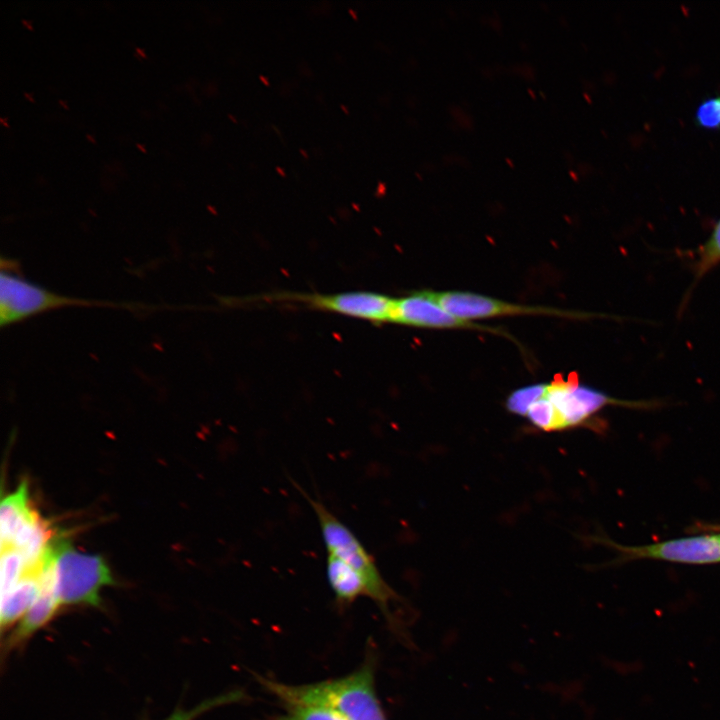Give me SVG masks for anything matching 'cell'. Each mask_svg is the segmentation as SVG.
Segmentation results:
<instances>
[{
  "label": "cell",
  "mask_w": 720,
  "mask_h": 720,
  "mask_svg": "<svg viewBox=\"0 0 720 720\" xmlns=\"http://www.w3.org/2000/svg\"><path fill=\"white\" fill-rule=\"evenodd\" d=\"M260 681L283 704H320L347 720H387L376 693L374 667L369 661L346 676L316 683L287 685L269 679Z\"/></svg>",
  "instance_id": "obj_1"
},
{
  "label": "cell",
  "mask_w": 720,
  "mask_h": 720,
  "mask_svg": "<svg viewBox=\"0 0 720 720\" xmlns=\"http://www.w3.org/2000/svg\"><path fill=\"white\" fill-rule=\"evenodd\" d=\"M295 487L312 507L319 523L326 552L335 555L358 569L369 587V598L386 614L390 604L399 599L397 593L383 578L374 557L355 533L319 499L313 498L299 485Z\"/></svg>",
  "instance_id": "obj_2"
},
{
  "label": "cell",
  "mask_w": 720,
  "mask_h": 720,
  "mask_svg": "<svg viewBox=\"0 0 720 720\" xmlns=\"http://www.w3.org/2000/svg\"><path fill=\"white\" fill-rule=\"evenodd\" d=\"M0 274V325L9 326L35 315L65 307H120L135 304L89 300L61 295L37 285L16 273V263L1 259Z\"/></svg>",
  "instance_id": "obj_3"
},
{
  "label": "cell",
  "mask_w": 720,
  "mask_h": 720,
  "mask_svg": "<svg viewBox=\"0 0 720 720\" xmlns=\"http://www.w3.org/2000/svg\"><path fill=\"white\" fill-rule=\"evenodd\" d=\"M54 573L60 605H99L100 593L114 583L105 560L77 551L65 541L54 544Z\"/></svg>",
  "instance_id": "obj_4"
},
{
  "label": "cell",
  "mask_w": 720,
  "mask_h": 720,
  "mask_svg": "<svg viewBox=\"0 0 720 720\" xmlns=\"http://www.w3.org/2000/svg\"><path fill=\"white\" fill-rule=\"evenodd\" d=\"M543 396L553 410L554 431L593 424L592 419L609 405L629 408L649 407L647 402L616 399L593 387L580 384L574 375L568 376L567 379L555 377L547 384Z\"/></svg>",
  "instance_id": "obj_5"
},
{
  "label": "cell",
  "mask_w": 720,
  "mask_h": 720,
  "mask_svg": "<svg viewBox=\"0 0 720 720\" xmlns=\"http://www.w3.org/2000/svg\"><path fill=\"white\" fill-rule=\"evenodd\" d=\"M708 530L700 535L645 545H621L606 537H598L597 542L616 550L617 561L621 562L648 559L694 565L720 563V531L712 527Z\"/></svg>",
  "instance_id": "obj_6"
},
{
  "label": "cell",
  "mask_w": 720,
  "mask_h": 720,
  "mask_svg": "<svg viewBox=\"0 0 720 720\" xmlns=\"http://www.w3.org/2000/svg\"><path fill=\"white\" fill-rule=\"evenodd\" d=\"M274 298L374 323L391 322L395 303V298L370 291H349L335 294L287 293Z\"/></svg>",
  "instance_id": "obj_7"
},
{
  "label": "cell",
  "mask_w": 720,
  "mask_h": 720,
  "mask_svg": "<svg viewBox=\"0 0 720 720\" xmlns=\"http://www.w3.org/2000/svg\"><path fill=\"white\" fill-rule=\"evenodd\" d=\"M436 301L454 317L472 319L544 312V308L507 303L489 296L464 291L432 292Z\"/></svg>",
  "instance_id": "obj_8"
},
{
  "label": "cell",
  "mask_w": 720,
  "mask_h": 720,
  "mask_svg": "<svg viewBox=\"0 0 720 720\" xmlns=\"http://www.w3.org/2000/svg\"><path fill=\"white\" fill-rule=\"evenodd\" d=\"M391 322L424 328H452L469 325L445 309L432 291H421L395 299Z\"/></svg>",
  "instance_id": "obj_9"
},
{
  "label": "cell",
  "mask_w": 720,
  "mask_h": 720,
  "mask_svg": "<svg viewBox=\"0 0 720 720\" xmlns=\"http://www.w3.org/2000/svg\"><path fill=\"white\" fill-rule=\"evenodd\" d=\"M59 606L55 586L53 544L43 566L37 597L21 618L15 630L14 639L22 640L31 636L52 618Z\"/></svg>",
  "instance_id": "obj_10"
},
{
  "label": "cell",
  "mask_w": 720,
  "mask_h": 720,
  "mask_svg": "<svg viewBox=\"0 0 720 720\" xmlns=\"http://www.w3.org/2000/svg\"><path fill=\"white\" fill-rule=\"evenodd\" d=\"M39 517L33 509L28 483L22 481L18 488L2 499L0 507L1 548L8 546L15 536Z\"/></svg>",
  "instance_id": "obj_11"
},
{
  "label": "cell",
  "mask_w": 720,
  "mask_h": 720,
  "mask_svg": "<svg viewBox=\"0 0 720 720\" xmlns=\"http://www.w3.org/2000/svg\"><path fill=\"white\" fill-rule=\"evenodd\" d=\"M326 575L338 603L346 605L360 597L369 598V587L365 578L347 561L327 553Z\"/></svg>",
  "instance_id": "obj_12"
},
{
  "label": "cell",
  "mask_w": 720,
  "mask_h": 720,
  "mask_svg": "<svg viewBox=\"0 0 720 720\" xmlns=\"http://www.w3.org/2000/svg\"><path fill=\"white\" fill-rule=\"evenodd\" d=\"M42 570L43 567L41 570L28 572L9 591L1 595L2 626L21 619L31 607L39 591Z\"/></svg>",
  "instance_id": "obj_13"
},
{
  "label": "cell",
  "mask_w": 720,
  "mask_h": 720,
  "mask_svg": "<svg viewBox=\"0 0 720 720\" xmlns=\"http://www.w3.org/2000/svg\"><path fill=\"white\" fill-rule=\"evenodd\" d=\"M284 713L275 720H347L335 710L307 702L284 703Z\"/></svg>",
  "instance_id": "obj_14"
},
{
  "label": "cell",
  "mask_w": 720,
  "mask_h": 720,
  "mask_svg": "<svg viewBox=\"0 0 720 720\" xmlns=\"http://www.w3.org/2000/svg\"><path fill=\"white\" fill-rule=\"evenodd\" d=\"M1 595L9 591L29 571L24 556L14 548L1 549Z\"/></svg>",
  "instance_id": "obj_15"
},
{
  "label": "cell",
  "mask_w": 720,
  "mask_h": 720,
  "mask_svg": "<svg viewBox=\"0 0 720 720\" xmlns=\"http://www.w3.org/2000/svg\"><path fill=\"white\" fill-rule=\"evenodd\" d=\"M720 263V219L707 241L698 250L695 263L696 279L699 280L707 272Z\"/></svg>",
  "instance_id": "obj_16"
},
{
  "label": "cell",
  "mask_w": 720,
  "mask_h": 720,
  "mask_svg": "<svg viewBox=\"0 0 720 720\" xmlns=\"http://www.w3.org/2000/svg\"><path fill=\"white\" fill-rule=\"evenodd\" d=\"M547 384H532L513 391L507 398L505 406L513 414L525 416L529 407L543 396Z\"/></svg>",
  "instance_id": "obj_17"
},
{
  "label": "cell",
  "mask_w": 720,
  "mask_h": 720,
  "mask_svg": "<svg viewBox=\"0 0 720 720\" xmlns=\"http://www.w3.org/2000/svg\"><path fill=\"white\" fill-rule=\"evenodd\" d=\"M244 695L240 691H233L215 698L208 699L191 709H179L164 720H194L201 714L223 704H230L241 700Z\"/></svg>",
  "instance_id": "obj_18"
},
{
  "label": "cell",
  "mask_w": 720,
  "mask_h": 720,
  "mask_svg": "<svg viewBox=\"0 0 720 720\" xmlns=\"http://www.w3.org/2000/svg\"><path fill=\"white\" fill-rule=\"evenodd\" d=\"M697 124L706 129H720V96L704 100L696 110Z\"/></svg>",
  "instance_id": "obj_19"
},
{
  "label": "cell",
  "mask_w": 720,
  "mask_h": 720,
  "mask_svg": "<svg viewBox=\"0 0 720 720\" xmlns=\"http://www.w3.org/2000/svg\"><path fill=\"white\" fill-rule=\"evenodd\" d=\"M21 21L27 28H29V29L33 28L30 21H28L26 19H22Z\"/></svg>",
  "instance_id": "obj_20"
},
{
  "label": "cell",
  "mask_w": 720,
  "mask_h": 720,
  "mask_svg": "<svg viewBox=\"0 0 720 720\" xmlns=\"http://www.w3.org/2000/svg\"><path fill=\"white\" fill-rule=\"evenodd\" d=\"M136 51H137L142 57H145V53H144V51H143L141 48L136 47Z\"/></svg>",
  "instance_id": "obj_21"
},
{
  "label": "cell",
  "mask_w": 720,
  "mask_h": 720,
  "mask_svg": "<svg viewBox=\"0 0 720 720\" xmlns=\"http://www.w3.org/2000/svg\"><path fill=\"white\" fill-rule=\"evenodd\" d=\"M136 145H137V147H138L140 150H142L143 152H145V147H144V146H142L140 143H137Z\"/></svg>",
  "instance_id": "obj_22"
},
{
  "label": "cell",
  "mask_w": 720,
  "mask_h": 720,
  "mask_svg": "<svg viewBox=\"0 0 720 720\" xmlns=\"http://www.w3.org/2000/svg\"><path fill=\"white\" fill-rule=\"evenodd\" d=\"M24 95H25L30 101H33V98L31 97L30 94L24 92Z\"/></svg>",
  "instance_id": "obj_23"
},
{
  "label": "cell",
  "mask_w": 720,
  "mask_h": 720,
  "mask_svg": "<svg viewBox=\"0 0 720 720\" xmlns=\"http://www.w3.org/2000/svg\"><path fill=\"white\" fill-rule=\"evenodd\" d=\"M86 137H87V139H89L91 142H95L94 138H93L91 135L87 134Z\"/></svg>",
  "instance_id": "obj_24"
},
{
  "label": "cell",
  "mask_w": 720,
  "mask_h": 720,
  "mask_svg": "<svg viewBox=\"0 0 720 720\" xmlns=\"http://www.w3.org/2000/svg\"><path fill=\"white\" fill-rule=\"evenodd\" d=\"M58 102H59L62 106H64L65 108H67V105H66V102H65V101L58 100Z\"/></svg>",
  "instance_id": "obj_25"
},
{
  "label": "cell",
  "mask_w": 720,
  "mask_h": 720,
  "mask_svg": "<svg viewBox=\"0 0 720 720\" xmlns=\"http://www.w3.org/2000/svg\"><path fill=\"white\" fill-rule=\"evenodd\" d=\"M0 121H1L6 127H8V124L6 123V121H5L4 118H1Z\"/></svg>",
  "instance_id": "obj_26"
},
{
  "label": "cell",
  "mask_w": 720,
  "mask_h": 720,
  "mask_svg": "<svg viewBox=\"0 0 720 720\" xmlns=\"http://www.w3.org/2000/svg\"><path fill=\"white\" fill-rule=\"evenodd\" d=\"M714 529H716V530L720 531V526H718V527H715Z\"/></svg>",
  "instance_id": "obj_27"
}]
</instances>
